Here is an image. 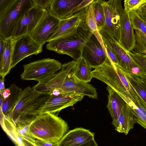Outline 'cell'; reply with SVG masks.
I'll return each instance as SVG.
<instances>
[{
	"instance_id": "obj_1",
	"label": "cell",
	"mask_w": 146,
	"mask_h": 146,
	"mask_svg": "<svg viewBox=\"0 0 146 146\" xmlns=\"http://www.w3.org/2000/svg\"><path fill=\"white\" fill-rule=\"evenodd\" d=\"M31 137L55 144L66 133L69 129L67 122L57 114L46 113L41 114L33 120L29 125Z\"/></svg>"
},
{
	"instance_id": "obj_2",
	"label": "cell",
	"mask_w": 146,
	"mask_h": 146,
	"mask_svg": "<svg viewBox=\"0 0 146 146\" xmlns=\"http://www.w3.org/2000/svg\"><path fill=\"white\" fill-rule=\"evenodd\" d=\"M91 76L111 87L117 92L133 101L136 98L134 89L126 76V72L108 57L104 62L94 68Z\"/></svg>"
},
{
	"instance_id": "obj_3",
	"label": "cell",
	"mask_w": 146,
	"mask_h": 146,
	"mask_svg": "<svg viewBox=\"0 0 146 146\" xmlns=\"http://www.w3.org/2000/svg\"><path fill=\"white\" fill-rule=\"evenodd\" d=\"M92 34L89 30L79 27L72 35L49 41L46 48L59 54L67 55L76 61L82 56L84 47Z\"/></svg>"
},
{
	"instance_id": "obj_4",
	"label": "cell",
	"mask_w": 146,
	"mask_h": 146,
	"mask_svg": "<svg viewBox=\"0 0 146 146\" xmlns=\"http://www.w3.org/2000/svg\"><path fill=\"white\" fill-rule=\"evenodd\" d=\"M34 5L33 0H15L0 14V37H12L20 19Z\"/></svg>"
},
{
	"instance_id": "obj_5",
	"label": "cell",
	"mask_w": 146,
	"mask_h": 146,
	"mask_svg": "<svg viewBox=\"0 0 146 146\" xmlns=\"http://www.w3.org/2000/svg\"><path fill=\"white\" fill-rule=\"evenodd\" d=\"M62 65L58 60L44 58L23 65L24 71L21 76L24 80L40 82L54 74L61 69Z\"/></svg>"
},
{
	"instance_id": "obj_6",
	"label": "cell",
	"mask_w": 146,
	"mask_h": 146,
	"mask_svg": "<svg viewBox=\"0 0 146 146\" xmlns=\"http://www.w3.org/2000/svg\"><path fill=\"white\" fill-rule=\"evenodd\" d=\"M102 4L104 10L105 23L100 31L107 33L119 42L120 20L124 11L121 0H103Z\"/></svg>"
},
{
	"instance_id": "obj_7",
	"label": "cell",
	"mask_w": 146,
	"mask_h": 146,
	"mask_svg": "<svg viewBox=\"0 0 146 146\" xmlns=\"http://www.w3.org/2000/svg\"><path fill=\"white\" fill-rule=\"evenodd\" d=\"M104 44L107 45L117 57L119 66L127 73L139 77L144 74L139 68L128 55L126 50L107 33L99 31Z\"/></svg>"
},
{
	"instance_id": "obj_8",
	"label": "cell",
	"mask_w": 146,
	"mask_h": 146,
	"mask_svg": "<svg viewBox=\"0 0 146 146\" xmlns=\"http://www.w3.org/2000/svg\"><path fill=\"white\" fill-rule=\"evenodd\" d=\"M42 46L28 34L14 39L11 69L25 58L41 53L42 51Z\"/></svg>"
},
{
	"instance_id": "obj_9",
	"label": "cell",
	"mask_w": 146,
	"mask_h": 146,
	"mask_svg": "<svg viewBox=\"0 0 146 146\" xmlns=\"http://www.w3.org/2000/svg\"><path fill=\"white\" fill-rule=\"evenodd\" d=\"M87 7L70 16L60 19L56 30L48 42L72 35L77 32L79 27L89 30L86 22Z\"/></svg>"
},
{
	"instance_id": "obj_10",
	"label": "cell",
	"mask_w": 146,
	"mask_h": 146,
	"mask_svg": "<svg viewBox=\"0 0 146 146\" xmlns=\"http://www.w3.org/2000/svg\"><path fill=\"white\" fill-rule=\"evenodd\" d=\"M47 11L35 5L20 19L12 37L15 39L27 34L30 35Z\"/></svg>"
},
{
	"instance_id": "obj_11",
	"label": "cell",
	"mask_w": 146,
	"mask_h": 146,
	"mask_svg": "<svg viewBox=\"0 0 146 146\" xmlns=\"http://www.w3.org/2000/svg\"><path fill=\"white\" fill-rule=\"evenodd\" d=\"M76 64V61L73 60L63 64L59 72L38 82L33 87V90L38 93L50 95L54 90L60 91L64 81Z\"/></svg>"
},
{
	"instance_id": "obj_12",
	"label": "cell",
	"mask_w": 146,
	"mask_h": 146,
	"mask_svg": "<svg viewBox=\"0 0 146 146\" xmlns=\"http://www.w3.org/2000/svg\"><path fill=\"white\" fill-rule=\"evenodd\" d=\"M60 19L47 9V12L30 35L39 44L48 42L56 30Z\"/></svg>"
},
{
	"instance_id": "obj_13",
	"label": "cell",
	"mask_w": 146,
	"mask_h": 146,
	"mask_svg": "<svg viewBox=\"0 0 146 146\" xmlns=\"http://www.w3.org/2000/svg\"><path fill=\"white\" fill-rule=\"evenodd\" d=\"M94 133L82 127L68 131L57 143V146H98Z\"/></svg>"
},
{
	"instance_id": "obj_14",
	"label": "cell",
	"mask_w": 146,
	"mask_h": 146,
	"mask_svg": "<svg viewBox=\"0 0 146 146\" xmlns=\"http://www.w3.org/2000/svg\"><path fill=\"white\" fill-rule=\"evenodd\" d=\"M60 94H74L96 99V88L92 85L78 79L71 72L68 74L60 90Z\"/></svg>"
},
{
	"instance_id": "obj_15",
	"label": "cell",
	"mask_w": 146,
	"mask_h": 146,
	"mask_svg": "<svg viewBox=\"0 0 146 146\" xmlns=\"http://www.w3.org/2000/svg\"><path fill=\"white\" fill-rule=\"evenodd\" d=\"M82 56L94 68L104 63L107 57L106 50L93 34L84 47Z\"/></svg>"
},
{
	"instance_id": "obj_16",
	"label": "cell",
	"mask_w": 146,
	"mask_h": 146,
	"mask_svg": "<svg viewBox=\"0 0 146 146\" xmlns=\"http://www.w3.org/2000/svg\"><path fill=\"white\" fill-rule=\"evenodd\" d=\"M84 96L77 94H60L50 95L41 111V114L46 113L55 114L62 110L72 106L83 98Z\"/></svg>"
},
{
	"instance_id": "obj_17",
	"label": "cell",
	"mask_w": 146,
	"mask_h": 146,
	"mask_svg": "<svg viewBox=\"0 0 146 146\" xmlns=\"http://www.w3.org/2000/svg\"><path fill=\"white\" fill-rule=\"evenodd\" d=\"M134 29L130 21L129 13L124 11L121 19L118 43L125 50L132 51L135 37Z\"/></svg>"
},
{
	"instance_id": "obj_18",
	"label": "cell",
	"mask_w": 146,
	"mask_h": 146,
	"mask_svg": "<svg viewBox=\"0 0 146 146\" xmlns=\"http://www.w3.org/2000/svg\"><path fill=\"white\" fill-rule=\"evenodd\" d=\"M33 87L28 86L23 90L20 97L14 109L7 116L15 123L21 114L41 95Z\"/></svg>"
},
{
	"instance_id": "obj_19",
	"label": "cell",
	"mask_w": 146,
	"mask_h": 146,
	"mask_svg": "<svg viewBox=\"0 0 146 146\" xmlns=\"http://www.w3.org/2000/svg\"><path fill=\"white\" fill-rule=\"evenodd\" d=\"M84 0H52L49 9L60 19L70 16Z\"/></svg>"
},
{
	"instance_id": "obj_20",
	"label": "cell",
	"mask_w": 146,
	"mask_h": 146,
	"mask_svg": "<svg viewBox=\"0 0 146 146\" xmlns=\"http://www.w3.org/2000/svg\"><path fill=\"white\" fill-rule=\"evenodd\" d=\"M0 123L4 131L16 145L33 146L28 140L20 134L14 123L8 117L3 114L1 110H0Z\"/></svg>"
},
{
	"instance_id": "obj_21",
	"label": "cell",
	"mask_w": 146,
	"mask_h": 146,
	"mask_svg": "<svg viewBox=\"0 0 146 146\" xmlns=\"http://www.w3.org/2000/svg\"><path fill=\"white\" fill-rule=\"evenodd\" d=\"M136 123L131 108L125 102L122 106L118 117L115 130L119 133L127 135L133 128Z\"/></svg>"
},
{
	"instance_id": "obj_22",
	"label": "cell",
	"mask_w": 146,
	"mask_h": 146,
	"mask_svg": "<svg viewBox=\"0 0 146 146\" xmlns=\"http://www.w3.org/2000/svg\"><path fill=\"white\" fill-rule=\"evenodd\" d=\"M106 88L108 92L107 107L112 119V124L115 127L122 106L125 102L111 87L107 85Z\"/></svg>"
},
{
	"instance_id": "obj_23",
	"label": "cell",
	"mask_w": 146,
	"mask_h": 146,
	"mask_svg": "<svg viewBox=\"0 0 146 146\" xmlns=\"http://www.w3.org/2000/svg\"><path fill=\"white\" fill-rule=\"evenodd\" d=\"M14 39L12 37L5 40L3 53L0 57V76H5L10 72Z\"/></svg>"
},
{
	"instance_id": "obj_24",
	"label": "cell",
	"mask_w": 146,
	"mask_h": 146,
	"mask_svg": "<svg viewBox=\"0 0 146 146\" xmlns=\"http://www.w3.org/2000/svg\"><path fill=\"white\" fill-rule=\"evenodd\" d=\"M117 93L131 108L136 123L146 129V109L141 104L137 93L136 92L135 100L133 101L128 98Z\"/></svg>"
},
{
	"instance_id": "obj_25",
	"label": "cell",
	"mask_w": 146,
	"mask_h": 146,
	"mask_svg": "<svg viewBox=\"0 0 146 146\" xmlns=\"http://www.w3.org/2000/svg\"><path fill=\"white\" fill-rule=\"evenodd\" d=\"M9 88L11 91V94L6 99L3 98L2 105L0 107V110L3 114L7 116L14 109L23 90L14 84H12Z\"/></svg>"
},
{
	"instance_id": "obj_26",
	"label": "cell",
	"mask_w": 146,
	"mask_h": 146,
	"mask_svg": "<svg viewBox=\"0 0 146 146\" xmlns=\"http://www.w3.org/2000/svg\"><path fill=\"white\" fill-rule=\"evenodd\" d=\"M76 61V64L71 73L80 81L86 83L90 82L93 78L91 76V66L82 56Z\"/></svg>"
},
{
	"instance_id": "obj_27",
	"label": "cell",
	"mask_w": 146,
	"mask_h": 146,
	"mask_svg": "<svg viewBox=\"0 0 146 146\" xmlns=\"http://www.w3.org/2000/svg\"><path fill=\"white\" fill-rule=\"evenodd\" d=\"M86 22L88 30L96 37L104 49L105 50L104 44L97 28L92 2L87 7Z\"/></svg>"
},
{
	"instance_id": "obj_28",
	"label": "cell",
	"mask_w": 146,
	"mask_h": 146,
	"mask_svg": "<svg viewBox=\"0 0 146 146\" xmlns=\"http://www.w3.org/2000/svg\"><path fill=\"white\" fill-rule=\"evenodd\" d=\"M126 77L135 91L141 98L143 105L146 109V87L141 77L126 72Z\"/></svg>"
},
{
	"instance_id": "obj_29",
	"label": "cell",
	"mask_w": 146,
	"mask_h": 146,
	"mask_svg": "<svg viewBox=\"0 0 146 146\" xmlns=\"http://www.w3.org/2000/svg\"><path fill=\"white\" fill-rule=\"evenodd\" d=\"M102 1L94 0L92 2L95 20L99 31L104 26L105 23L104 10L102 4Z\"/></svg>"
},
{
	"instance_id": "obj_30",
	"label": "cell",
	"mask_w": 146,
	"mask_h": 146,
	"mask_svg": "<svg viewBox=\"0 0 146 146\" xmlns=\"http://www.w3.org/2000/svg\"><path fill=\"white\" fill-rule=\"evenodd\" d=\"M135 41L132 51L146 55V35L141 31L135 30Z\"/></svg>"
},
{
	"instance_id": "obj_31",
	"label": "cell",
	"mask_w": 146,
	"mask_h": 146,
	"mask_svg": "<svg viewBox=\"0 0 146 146\" xmlns=\"http://www.w3.org/2000/svg\"><path fill=\"white\" fill-rule=\"evenodd\" d=\"M129 16L133 29L141 31L146 35V21L138 15L135 10L129 12Z\"/></svg>"
},
{
	"instance_id": "obj_32",
	"label": "cell",
	"mask_w": 146,
	"mask_h": 146,
	"mask_svg": "<svg viewBox=\"0 0 146 146\" xmlns=\"http://www.w3.org/2000/svg\"><path fill=\"white\" fill-rule=\"evenodd\" d=\"M126 51L139 68L144 75H146V55L136 53L132 51L126 50Z\"/></svg>"
},
{
	"instance_id": "obj_33",
	"label": "cell",
	"mask_w": 146,
	"mask_h": 146,
	"mask_svg": "<svg viewBox=\"0 0 146 146\" xmlns=\"http://www.w3.org/2000/svg\"><path fill=\"white\" fill-rule=\"evenodd\" d=\"M20 134L28 140L34 146H35V139L31 136L29 131V125H24L19 123H14Z\"/></svg>"
},
{
	"instance_id": "obj_34",
	"label": "cell",
	"mask_w": 146,
	"mask_h": 146,
	"mask_svg": "<svg viewBox=\"0 0 146 146\" xmlns=\"http://www.w3.org/2000/svg\"><path fill=\"white\" fill-rule=\"evenodd\" d=\"M146 1V0H124V11L127 13L137 11Z\"/></svg>"
},
{
	"instance_id": "obj_35",
	"label": "cell",
	"mask_w": 146,
	"mask_h": 146,
	"mask_svg": "<svg viewBox=\"0 0 146 146\" xmlns=\"http://www.w3.org/2000/svg\"><path fill=\"white\" fill-rule=\"evenodd\" d=\"M104 45L107 57L115 64L119 66L118 61L115 54L107 45L104 44Z\"/></svg>"
},
{
	"instance_id": "obj_36",
	"label": "cell",
	"mask_w": 146,
	"mask_h": 146,
	"mask_svg": "<svg viewBox=\"0 0 146 146\" xmlns=\"http://www.w3.org/2000/svg\"><path fill=\"white\" fill-rule=\"evenodd\" d=\"M35 5L43 9H47L49 8L52 0H33Z\"/></svg>"
},
{
	"instance_id": "obj_37",
	"label": "cell",
	"mask_w": 146,
	"mask_h": 146,
	"mask_svg": "<svg viewBox=\"0 0 146 146\" xmlns=\"http://www.w3.org/2000/svg\"><path fill=\"white\" fill-rule=\"evenodd\" d=\"M15 0H0V14L2 13Z\"/></svg>"
},
{
	"instance_id": "obj_38",
	"label": "cell",
	"mask_w": 146,
	"mask_h": 146,
	"mask_svg": "<svg viewBox=\"0 0 146 146\" xmlns=\"http://www.w3.org/2000/svg\"><path fill=\"white\" fill-rule=\"evenodd\" d=\"M94 0H84V1L76 9L72 15L77 11L86 7Z\"/></svg>"
},
{
	"instance_id": "obj_39",
	"label": "cell",
	"mask_w": 146,
	"mask_h": 146,
	"mask_svg": "<svg viewBox=\"0 0 146 146\" xmlns=\"http://www.w3.org/2000/svg\"><path fill=\"white\" fill-rule=\"evenodd\" d=\"M35 146H56L55 144L47 142L39 139H35Z\"/></svg>"
},
{
	"instance_id": "obj_40",
	"label": "cell",
	"mask_w": 146,
	"mask_h": 146,
	"mask_svg": "<svg viewBox=\"0 0 146 146\" xmlns=\"http://www.w3.org/2000/svg\"><path fill=\"white\" fill-rule=\"evenodd\" d=\"M136 11L140 16L146 15V1Z\"/></svg>"
},
{
	"instance_id": "obj_41",
	"label": "cell",
	"mask_w": 146,
	"mask_h": 146,
	"mask_svg": "<svg viewBox=\"0 0 146 146\" xmlns=\"http://www.w3.org/2000/svg\"><path fill=\"white\" fill-rule=\"evenodd\" d=\"M5 78L0 76V95L2 96L5 90L6 89L5 86Z\"/></svg>"
},
{
	"instance_id": "obj_42",
	"label": "cell",
	"mask_w": 146,
	"mask_h": 146,
	"mask_svg": "<svg viewBox=\"0 0 146 146\" xmlns=\"http://www.w3.org/2000/svg\"><path fill=\"white\" fill-rule=\"evenodd\" d=\"M5 39L0 37V57L1 56L4 49Z\"/></svg>"
},
{
	"instance_id": "obj_43",
	"label": "cell",
	"mask_w": 146,
	"mask_h": 146,
	"mask_svg": "<svg viewBox=\"0 0 146 146\" xmlns=\"http://www.w3.org/2000/svg\"><path fill=\"white\" fill-rule=\"evenodd\" d=\"M11 92L9 88H8L6 89L3 94L2 96L3 99H5L8 97L11 94Z\"/></svg>"
},
{
	"instance_id": "obj_44",
	"label": "cell",
	"mask_w": 146,
	"mask_h": 146,
	"mask_svg": "<svg viewBox=\"0 0 146 146\" xmlns=\"http://www.w3.org/2000/svg\"><path fill=\"white\" fill-rule=\"evenodd\" d=\"M141 17L146 21V15H143L141 16Z\"/></svg>"
}]
</instances>
